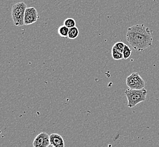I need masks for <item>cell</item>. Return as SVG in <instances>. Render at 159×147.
Listing matches in <instances>:
<instances>
[{
    "mask_svg": "<svg viewBox=\"0 0 159 147\" xmlns=\"http://www.w3.org/2000/svg\"><path fill=\"white\" fill-rule=\"evenodd\" d=\"M126 39L135 50L143 51L152 45L153 37L149 27L144 24L137 25L129 28Z\"/></svg>",
    "mask_w": 159,
    "mask_h": 147,
    "instance_id": "1",
    "label": "cell"
},
{
    "mask_svg": "<svg viewBox=\"0 0 159 147\" xmlns=\"http://www.w3.org/2000/svg\"><path fill=\"white\" fill-rule=\"evenodd\" d=\"M128 103V107L130 108L134 107L139 103L146 101L147 91L145 88L141 89H127L125 92Z\"/></svg>",
    "mask_w": 159,
    "mask_h": 147,
    "instance_id": "2",
    "label": "cell"
},
{
    "mask_svg": "<svg viewBox=\"0 0 159 147\" xmlns=\"http://www.w3.org/2000/svg\"><path fill=\"white\" fill-rule=\"evenodd\" d=\"M27 9V5L23 2L14 4L11 9V16L14 25L16 27L25 25V16Z\"/></svg>",
    "mask_w": 159,
    "mask_h": 147,
    "instance_id": "3",
    "label": "cell"
},
{
    "mask_svg": "<svg viewBox=\"0 0 159 147\" xmlns=\"http://www.w3.org/2000/svg\"><path fill=\"white\" fill-rule=\"evenodd\" d=\"M126 85L129 89H143L145 86V82L138 73H133L126 78Z\"/></svg>",
    "mask_w": 159,
    "mask_h": 147,
    "instance_id": "4",
    "label": "cell"
},
{
    "mask_svg": "<svg viewBox=\"0 0 159 147\" xmlns=\"http://www.w3.org/2000/svg\"><path fill=\"white\" fill-rule=\"evenodd\" d=\"M40 18L37 10L34 7H27L25 10V25L34 24Z\"/></svg>",
    "mask_w": 159,
    "mask_h": 147,
    "instance_id": "5",
    "label": "cell"
},
{
    "mask_svg": "<svg viewBox=\"0 0 159 147\" xmlns=\"http://www.w3.org/2000/svg\"><path fill=\"white\" fill-rule=\"evenodd\" d=\"M50 144V135L45 132H43L37 135L33 143L34 147H47Z\"/></svg>",
    "mask_w": 159,
    "mask_h": 147,
    "instance_id": "6",
    "label": "cell"
},
{
    "mask_svg": "<svg viewBox=\"0 0 159 147\" xmlns=\"http://www.w3.org/2000/svg\"><path fill=\"white\" fill-rule=\"evenodd\" d=\"M50 144L55 147H64V141L61 135L58 134H52L50 135Z\"/></svg>",
    "mask_w": 159,
    "mask_h": 147,
    "instance_id": "7",
    "label": "cell"
},
{
    "mask_svg": "<svg viewBox=\"0 0 159 147\" xmlns=\"http://www.w3.org/2000/svg\"><path fill=\"white\" fill-rule=\"evenodd\" d=\"M79 30L78 28L76 27L70 28H69V32H68V38L70 39H75L77 37L79 36Z\"/></svg>",
    "mask_w": 159,
    "mask_h": 147,
    "instance_id": "8",
    "label": "cell"
},
{
    "mask_svg": "<svg viewBox=\"0 0 159 147\" xmlns=\"http://www.w3.org/2000/svg\"><path fill=\"white\" fill-rule=\"evenodd\" d=\"M68 32H69V28L64 25H62L61 26H60L58 30L59 35L63 38H67L68 36Z\"/></svg>",
    "mask_w": 159,
    "mask_h": 147,
    "instance_id": "9",
    "label": "cell"
},
{
    "mask_svg": "<svg viewBox=\"0 0 159 147\" xmlns=\"http://www.w3.org/2000/svg\"><path fill=\"white\" fill-rule=\"evenodd\" d=\"M112 57L115 60H120L124 58L122 53L117 50L113 46L112 49Z\"/></svg>",
    "mask_w": 159,
    "mask_h": 147,
    "instance_id": "10",
    "label": "cell"
},
{
    "mask_svg": "<svg viewBox=\"0 0 159 147\" xmlns=\"http://www.w3.org/2000/svg\"><path fill=\"white\" fill-rule=\"evenodd\" d=\"M132 50L128 45H125L124 47V49L123 50V52H122V55H123V57L124 59H128L130 55H132Z\"/></svg>",
    "mask_w": 159,
    "mask_h": 147,
    "instance_id": "11",
    "label": "cell"
},
{
    "mask_svg": "<svg viewBox=\"0 0 159 147\" xmlns=\"http://www.w3.org/2000/svg\"><path fill=\"white\" fill-rule=\"evenodd\" d=\"M76 22L73 18H67L64 21L63 25L66 26L68 28L76 27Z\"/></svg>",
    "mask_w": 159,
    "mask_h": 147,
    "instance_id": "12",
    "label": "cell"
},
{
    "mask_svg": "<svg viewBox=\"0 0 159 147\" xmlns=\"http://www.w3.org/2000/svg\"><path fill=\"white\" fill-rule=\"evenodd\" d=\"M125 45V44L124 43H123V42L120 41V42H117V43H116V44L113 45V46H114L117 50H119L120 52L122 53L123 52L124 49Z\"/></svg>",
    "mask_w": 159,
    "mask_h": 147,
    "instance_id": "13",
    "label": "cell"
},
{
    "mask_svg": "<svg viewBox=\"0 0 159 147\" xmlns=\"http://www.w3.org/2000/svg\"><path fill=\"white\" fill-rule=\"evenodd\" d=\"M54 147V146H53V145H52V144H50V145H49V146H48V147Z\"/></svg>",
    "mask_w": 159,
    "mask_h": 147,
    "instance_id": "14",
    "label": "cell"
}]
</instances>
